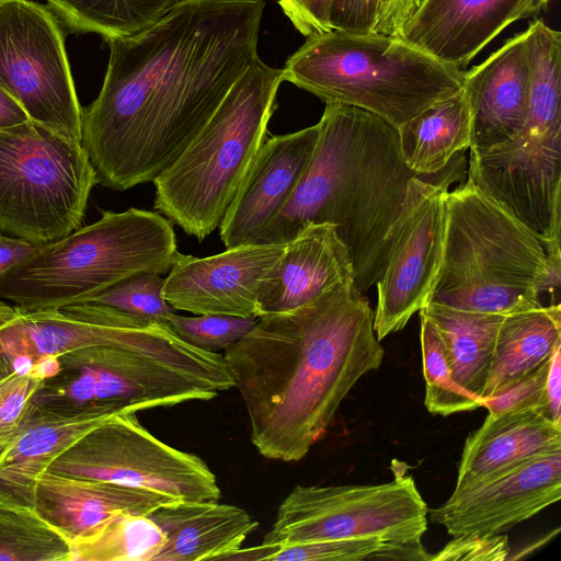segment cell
<instances>
[{"label":"cell","instance_id":"1","mask_svg":"<svg viewBox=\"0 0 561 561\" xmlns=\"http://www.w3.org/2000/svg\"><path fill=\"white\" fill-rule=\"evenodd\" d=\"M264 0H180L145 30L107 41L81 145L98 184L153 182L257 57Z\"/></svg>","mask_w":561,"mask_h":561},{"label":"cell","instance_id":"2","mask_svg":"<svg viewBox=\"0 0 561 561\" xmlns=\"http://www.w3.org/2000/svg\"><path fill=\"white\" fill-rule=\"evenodd\" d=\"M383 355L369 301L346 282L297 308L257 317L224 358L252 444L267 459L290 462L325 435L342 401Z\"/></svg>","mask_w":561,"mask_h":561},{"label":"cell","instance_id":"3","mask_svg":"<svg viewBox=\"0 0 561 561\" xmlns=\"http://www.w3.org/2000/svg\"><path fill=\"white\" fill-rule=\"evenodd\" d=\"M442 264L430 302L508 313L540 306L560 283L541 241L469 179L449 191Z\"/></svg>","mask_w":561,"mask_h":561},{"label":"cell","instance_id":"4","mask_svg":"<svg viewBox=\"0 0 561 561\" xmlns=\"http://www.w3.org/2000/svg\"><path fill=\"white\" fill-rule=\"evenodd\" d=\"M182 255L173 224L160 213L106 210L3 273L0 298L24 310L90 302L133 275L168 274Z\"/></svg>","mask_w":561,"mask_h":561},{"label":"cell","instance_id":"5","mask_svg":"<svg viewBox=\"0 0 561 561\" xmlns=\"http://www.w3.org/2000/svg\"><path fill=\"white\" fill-rule=\"evenodd\" d=\"M283 70L255 57L175 161L154 181V209L203 241L232 203L264 142Z\"/></svg>","mask_w":561,"mask_h":561},{"label":"cell","instance_id":"6","mask_svg":"<svg viewBox=\"0 0 561 561\" xmlns=\"http://www.w3.org/2000/svg\"><path fill=\"white\" fill-rule=\"evenodd\" d=\"M282 70L284 81L323 102L368 111L396 128L463 84L461 69L396 36L336 30L307 37Z\"/></svg>","mask_w":561,"mask_h":561},{"label":"cell","instance_id":"7","mask_svg":"<svg viewBox=\"0 0 561 561\" xmlns=\"http://www.w3.org/2000/svg\"><path fill=\"white\" fill-rule=\"evenodd\" d=\"M60 370L35 392L41 408L78 413H137L207 401L234 387L219 353L174 358L125 345H92L59 356Z\"/></svg>","mask_w":561,"mask_h":561},{"label":"cell","instance_id":"8","mask_svg":"<svg viewBox=\"0 0 561 561\" xmlns=\"http://www.w3.org/2000/svg\"><path fill=\"white\" fill-rule=\"evenodd\" d=\"M324 224L346 245L355 285L363 294L381 277L408 185L417 176L405 164L396 127L354 107Z\"/></svg>","mask_w":561,"mask_h":561},{"label":"cell","instance_id":"9","mask_svg":"<svg viewBox=\"0 0 561 561\" xmlns=\"http://www.w3.org/2000/svg\"><path fill=\"white\" fill-rule=\"evenodd\" d=\"M95 184L80 141L31 119L0 128V231L58 241L81 226Z\"/></svg>","mask_w":561,"mask_h":561},{"label":"cell","instance_id":"10","mask_svg":"<svg viewBox=\"0 0 561 561\" xmlns=\"http://www.w3.org/2000/svg\"><path fill=\"white\" fill-rule=\"evenodd\" d=\"M394 478L380 484L296 485L279 504L263 543L378 537L421 542L428 507L405 463L393 460Z\"/></svg>","mask_w":561,"mask_h":561},{"label":"cell","instance_id":"11","mask_svg":"<svg viewBox=\"0 0 561 561\" xmlns=\"http://www.w3.org/2000/svg\"><path fill=\"white\" fill-rule=\"evenodd\" d=\"M102 344L174 358H202L208 354L180 339L165 324L144 321L104 305L83 302L24 310L0 301V379L11 374L30 376L44 356Z\"/></svg>","mask_w":561,"mask_h":561},{"label":"cell","instance_id":"12","mask_svg":"<svg viewBox=\"0 0 561 561\" xmlns=\"http://www.w3.org/2000/svg\"><path fill=\"white\" fill-rule=\"evenodd\" d=\"M69 477L145 489L185 501H218L217 479L195 454L163 443L136 413H117L78 438L47 467Z\"/></svg>","mask_w":561,"mask_h":561},{"label":"cell","instance_id":"13","mask_svg":"<svg viewBox=\"0 0 561 561\" xmlns=\"http://www.w3.org/2000/svg\"><path fill=\"white\" fill-rule=\"evenodd\" d=\"M0 87L30 119L81 142L80 105L56 13L31 0H0Z\"/></svg>","mask_w":561,"mask_h":561},{"label":"cell","instance_id":"14","mask_svg":"<svg viewBox=\"0 0 561 561\" xmlns=\"http://www.w3.org/2000/svg\"><path fill=\"white\" fill-rule=\"evenodd\" d=\"M453 176L431 182L414 176L381 277L374 330L381 341L402 330L410 318L427 306L438 277L446 222L445 199Z\"/></svg>","mask_w":561,"mask_h":561},{"label":"cell","instance_id":"15","mask_svg":"<svg viewBox=\"0 0 561 561\" xmlns=\"http://www.w3.org/2000/svg\"><path fill=\"white\" fill-rule=\"evenodd\" d=\"M561 497V448L501 470L477 484L453 492L428 510L432 523L451 536L497 535L527 520Z\"/></svg>","mask_w":561,"mask_h":561},{"label":"cell","instance_id":"16","mask_svg":"<svg viewBox=\"0 0 561 561\" xmlns=\"http://www.w3.org/2000/svg\"><path fill=\"white\" fill-rule=\"evenodd\" d=\"M286 243H248L206 256L183 254L164 278L162 295L194 314L257 318L261 285Z\"/></svg>","mask_w":561,"mask_h":561},{"label":"cell","instance_id":"17","mask_svg":"<svg viewBox=\"0 0 561 561\" xmlns=\"http://www.w3.org/2000/svg\"><path fill=\"white\" fill-rule=\"evenodd\" d=\"M548 3L549 0H422L394 36L461 69L504 28L539 15Z\"/></svg>","mask_w":561,"mask_h":561},{"label":"cell","instance_id":"18","mask_svg":"<svg viewBox=\"0 0 561 561\" xmlns=\"http://www.w3.org/2000/svg\"><path fill=\"white\" fill-rule=\"evenodd\" d=\"M319 133L317 123L262 144L220 222L226 249L254 243L280 213L312 158Z\"/></svg>","mask_w":561,"mask_h":561},{"label":"cell","instance_id":"19","mask_svg":"<svg viewBox=\"0 0 561 561\" xmlns=\"http://www.w3.org/2000/svg\"><path fill=\"white\" fill-rule=\"evenodd\" d=\"M174 500L156 491L44 470L35 478L30 506L70 543L114 516L148 515Z\"/></svg>","mask_w":561,"mask_h":561},{"label":"cell","instance_id":"20","mask_svg":"<svg viewBox=\"0 0 561 561\" xmlns=\"http://www.w3.org/2000/svg\"><path fill=\"white\" fill-rule=\"evenodd\" d=\"M471 113L470 149L492 147L519 131L528 111L529 68L524 32L463 71Z\"/></svg>","mask_w":561,"mask_h":561},{"label":"cell","instance_id":"21","mask_svg":"<svg viewBox=\"0 0 561 561\" xmlns=\"http://www.w3.org/2000/svg\"><path fill=\"white\" fill-rule=\"evenodd\" d=\"M346 282H355L354 271L335 226L309 225L286 243L263 280L257 317L297 308Z\"/></svg>","mask_w":561,"mask_h":561},{"label":"cell","instance_id":"22","mask_svg":"<svg viewBox=\"0 0 561 561\" xmlns=\"http://www.w3.org/2000/svg\"><path fill=\"white\" fill-rule=\"evenodd\" d=\"M561 448V423L542 408L526 405L489 412L466 439L454 492L536 455Z\"/></svg>","mask_w":561,"mask_h":561},{"label":"cell","instance_id":"23","mask_svg":"<svg viewBox=\"0 0 561 561\" xmlns=\"http://www.w3.org/2000/svg\"><path fill=\"white\" fill-rule=\"evenodd\" d=\"M114 414L56 412L32 402L16 434L0 453V501L30 506L35 478L78 438Z\"/></svg>","mask_w":561,"mask_h":561},{"label":"cell","instance_id":"24","mask_svg":"<svg viewBox=\"0 0 561 561\" xmlns=\"http://www.w3.org/2000/svg\"><path fill=\"white\" fill-rule=\"evenodd\" d=\"M147 516L165 538L154 561L226 560L259 526L243 508L218 501L174 500Z\"/></svg>","mask_w":561,"mask_h":561},{"label":"cell","instance_id":"25","mask_svg":"<svg viewBox=\"0 0 561 561\" xmlns=\"http://www.w3.org/2000/svg\"><path fill=\"white\" fill-rule=\"evenodd\" d=\"M561 344L560 304L505 313L481 401L495 398L526 378Z\"/></svg>","mask_w":561,"mask_h":561},{"label":"cell","instance_id":"26","mask_svg":"<svg viewBox=\"0 0 561 561\" xmlns=\"http://www.w3.org/2000/svg\"><path fill=\"white\" fill-rule=\"evenodd\" d=\"M419 312L437 331L453 378L481 400L504 314L460 310L433 302Z\"/></svg>","mask_w":561,"mask_h":561},{"label":"cell","instance_id":"27","mask_svg":"<svg viewBox=\"0 0 561 561\" xmlns=\"http://www.w3.org/2000/svg\"><path fill=\"white\" fill-rule=\"evenodd\" d=\"M408 168L417 176L440 172L471 145V113L460 92L434 103L397 128Z\"/></svg>","mask_w":561,"mask_h":561},{"label":"cell","instance_id":"28","mask_svg":"<svg viewBox=\"0 0 561 561\" xmlns=\"http://www.w3.org/2000/svg\"><path fill=\"white\" fill-rule=\"evenodd\" d=\"M422 542H388L378 537L320 540L294 545H267L238 549L227 560L284 561H430Z\"/></svg>","mask_w":561,"mask_h":561},{"label":"cell","instance_id":"29","mask_svg":"<svg viewBox=\"0 0 561 561\" xmlns=\"http://www.w3.org/2000/svg\"><path fill=\"white\" fill-rule=\"evenodd\" d=\"M73 32L96 33L111 41L153 24L180 0H47Z\"/></svg>","mask_w":561,"mask_h":561},{"label":"cell","instance_id":"30","mask_svg":"<svg viewBox=\"0 0 561 561\" xmlns=\"http://www.w3.org/2000/svg\"><path fill=\"white\" fill-rule=\"evenodd\" d=\"M164 541L147 515L121 514L70 542L71 561H154Z\"/></svg>","mask_w":561,"mask_h":561},{"label":"cell","instance_id":"31","mask_svg":"<svg viewBox=\"0 0 561 561\" xmlns=\"http://www.w3.org/2000/svg\"><path fill=\"white\" fill-rule=\"evenodd\" d=\"M0 561H71V548L33 507L0 501Z\"/></svg>","mask_w":561,"mask_h":561},{"label":"cell","instance_id":"32","mask_svg":"<svg viewBox=\"0 0 561 561\" xmlns=\"http://www.w3.org/2000/svg\"><path fill=\"white\" fill-rule=\"evenodd\" d=\"M420 342L425 379L424 403L428 412L447 416L482 407L480 399L462 389L453 378L437 331L425 317L420 314Z\"/></svg>","mask_w":561,"mask_h":561},{"label":"cell","instance_id":"33","mask_svg":"<svg viewBox=\"0 0 561 561\" xmlns=\"http://www.w3.org/2000/svg\"><path fill=\"white\" fill-rule=\"evenodd\" d=\"M164 277L156 273H140L105 289L90 302L104 305L137 319L167 325L178 310L163 297Z\"/></svg>","mask_w":561,"mask_h":561},{"label":"cell","instance_id":"34","mask_svg":"<svg viewBox=\"0 0 561 561\" xmlns=\"http://www.w3.org/2000/svg\"><path fill=\"white\" fill-rule=\"evenodd\" d=\"M255 317L228 314L172 313L167 325L183 341L204 351L218 353L242 339L256 324Z\"/></svg>","mask_w":561,"mask_h":561},{"label":"cell","instance_id":"35","mask_svg":"<svg viewBox=\"0 0 561 561\" xmlns=\"http://www.w3.org/2000/svg\"><path fill=\"white\" fill-rule=\"evenodd\" d=\"M42 382L19 374L0 379V453L16 434Z\"/></svg>","mask_w":561,"mask_h":561},{"label":"cell","instance_id":"36","mask_svg":"<svg viewBox=\"0 0 561 561\" xmlns=\"http://www.w3.org/2000/svg\"><path fill=\"white\" fill-rule=\"evenodd\" d=\"M508 553L507 536L473 534L453 537L431 561H503Z\"/></svg>","mask_w":561,"mask_h":561},{"label":"cell","instance_id":"37","mask_svg":"<svg viewBox=\"0 0 561 561\" xmlns=\"http://www.w3.org/2000/svg\"><path fill=\"white\" fill-rule=\"evenodd\" d=\"M549 362L550 358L504 393L483 400L482 407L494 413L511 408L536 405L542 408L548 414L545 387Z\"/></svg>","mask_w":561,"mask_h":561},{"label":"cell","instance_id":"38","mask_svg":"<svg viewBox=\"0 0 561 561\" xmlns=\"http://www.w3.org/2000/svg\"><path fill=\"white\" fill-rule=\"evenodd\" d=\"M375 16L376 0H331V30L358 35L373 34Z\"/></svg>","mask_w":561,"mask_h":561},{"label":"cell","instance_id":"39","mask_svg":"<svg viewBox=\"0 0 561 561\" xmlns=\"http://www.w3.org/2000/svg\"><path fill=\"white\" fill-rule=\"evenodd\" d=\"M278 4L306 37L332 31L329 24L331 0H278Z\"/></svg>","mask_w":561,"mask_h":561},{"label":"cell","instance_id":"40","mask_svg":"<svg viewBox=\"0 0 561 561\" xmlns=\"http://www.w3.org/2000/svg\"><path fill=\"white\" fill-rule=\"evenodd\" d=\"M422 0H376L373 34L394 36L420 7Z\"/></svg>","mask_w":561,"mask_h":561},{"label":"cell","instance_id":"41","mask_svg":"<svg viewBox=\"0 0 561 561\" xmlns=\"http://www.w3.org/2000/svg\"><path fill=\"white\" fill-rule=\"evenodd\" d=\"M545 391L549 417L561 423V344L550 357Z\"/></svg>","mask_w":561,"mask_h":561},{"label":"cell","instance_id":"42","mask_svg":"<svg viewBox=\"0 0 561 561\" xmlns=\"http://www.w3.org/2000/svg\"><path fill=\"white\" fill-rule=\"evenodd\" d=\"M41 245L0 231V276L33 254Z\"/></svg>","mask_w":561,"mask_h":561},{"label":"cell","instance_id":"43","mask_svg":"<svg viewBox=\"0 0 561 561\" xmlns=\"http://www.w3.org/2000/svg\"><path fill=\"white\" fill-rule=\"evenodd\" d=\"M30 119L23 107L0 87V128L12 127Z\"/></svg>","mask_w":561,"mask_h":561}]
</instances>
